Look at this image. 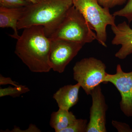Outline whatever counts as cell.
Returning a JSON list of instances; mask_svg holds the SVG:
<instances>
[{"mask_svg":"<svg viewBox=\"0 0 132 132\" xmlns=\"http://www.w3.org/2000/svg\"><path fill=\"white\" fill-rule=\"evenodd\" d=\"M51 40L46 36L43 27L32 26L24 28L17 40L15 53L33 72H48Z\"/></svg>","mask_w":132,"mask_h":132,"instance_id":"cell-1","label":"cell"},{"mask_svg":"<svg viewBox=\"0 0 132 132\" xmlns=\"http://www.w3.org/2000/svg\"><path fill=\"white\" fill-rule=\"evenodd\" d=\"M73 5L72 0H39L31 3L24 7L17 25L18 30L42 26L46 36L50 38Z\"/></svg>","mask_w":132,"mask_h":132,"instance_id":"cell-2","label":"cell"},{"mask_svg":"<svg viewBox=\"0 0 132 132\" xmlns=\"http://www.w3.org/2000/svg\"><path fill=\"white\" fill-rule=\"evenodd\" d=\"M50 38L71 41L85 45L96 39L97 37L85 17L73 5Z\"/></svg>","mask_w":132,"mask_h":132,"instance_id":"cell-3","label":"cell"},{"mask_svg":"<svg viewBox=\"0 0 132 132\" xmlns=\"http://www.w3.org/2000/svg\"><path fill=\"white\" fill-rule=\"evenodd\" d=\"M73 5L85 17L91 28L96 32L98 42L107 47V26L115 25V16L109 9L104 7L98 0H72Z\"/></svg>","mask_w":132,"mask_h":132,"instance_id":"cell-4","label":"cell"},{"mask_svg":"<svg viewBox=\"0 0 132 132\" xmlns=\"http://www.w3.org/2000/svg\"><path fill=\"white\" fill-rule=\"evenodd\" d=\"M105 65L100 60L93 57L85 58L74 66L73 79L89 95L95 88L104 83L107 73Z\"/></svg>","mask_w":132,"mask_h":132,"instance_id":"cell-5","label":"cell"},{"mask_svg":"<svg viewBox=\"0 0 132 132\" xmlns=\"http://www.w3.org/2000/svg\"><path fill=\"white\" fill-rule=\"evenodd\" d=\"M51 40L49 61L51 68L55 72L62 73L84 45L65 40Z\"/></svg>","mask_w":132,"mask_h":132,"instance_id":"cell-6","label":"cell"},{"mask_svg":"<svg viewBox=\"0 0 132 132\" xmlns=\"http://www.w3.org/2000/svg\"><path fill=\"white\" fill-rule=\"evenodd\" d=\"M110 82L120 92L121 99L120 105L121 110L126 116L132 117V71L125 72L120 64L117 65L116 73H107L104 83Z\"/></svg>","mask_w":132,"mask_h":132,"instance_id":"cell-7","label":"cell"},{"mask_svg":"<svg viewBox=\"0 0 132 132\" xmlns=\"http://www.w3.org/2000/svg\"><path fill=\"white\" fill-rule=\"evenodd\" d=\"M90 95L92 104L86 132H106V112L108 107L100 85L92 90Z\"/></svg>","mask_w":132,"mask_h":132,"instance_id":"cell-8","label":"cell"},{"mask_svg":"<svg viewBox=\"0 0 132 132\" xmlns=\"http://www.w3.org/2000/svg\"><path fill=\"white\" fill-rule=\"evenodd\" d=\"M111 27L115 35L112 40V44L121 46L115 54V57L123 60L132 53V29L126 21Z\"/></svg>","mask_w":132,"mask_h":132,"instance_id":"cell-9","label":"cell"},{"mask_svg":"<svg viewBox=\"0 0 132 132\" xmlns=\"http://www.w3.org/2000/svg\"><path fill=\"white\" fill-rule=\"evenodd\" d=\"M81 87L77 83L68 85L60 88L53 96L60 109L69 111L79 101V93Z\"/></svg>","mask_w":132,"mask_h":132,"instance_id":"cell-10","label":"cell"},{"mask_svg":"<svg viewBox=\"0 0 132 132\" xmlns=\"http://www.w3.org/2000/svg\"><path fill=\"white\" fill-rule=\"evenodd\" d=\"M24 7L11 9L0 6V27L12 28L14 34L10 36L17 40L20 37L18 34L17 25Z\"/></svg>","mask_w":132,"mask_h":132,"instance_id":"cell-11","label":"cell"},{"mask_svg":"<svg viewBox=\"0 0 132 132\" xmlns=\"http://www.w3.org/2000/svg\"><path fill=\"white\" fill-rule=\"evenodd\" d=\"M76 119L72 112L59 108L57 112H53L51 114L50 125L55 132H61Z\"/></svg>","mask_w":132,"mask_h":132,"instance_id":"cell-12","label":"cell"},{"mask_svg":"<svg viewBox=\"0 0 132 132\" xmlns=\"http://www.w3.org/2000/svg\"><path fill=\"white\" fill-rule=\"evenodd\" d=\"M30 91L29 88L23 85H20L14 87H9L5 88H0V97L10 96L13 97H19L21 95Z\"/></svg>","mask_w":132,"mask_h":132,"instance_id":"cell-13","label":"cell"},{"mask_svg":"<svg viewBox=\"0 0 132 132\" xmlns=\"http://www.w3.org/2000/svg\"><path fill=\"white\" fill-rule=\"evenodd\" d=\"M88 123L86 119H76L68 127L61 132H86Z\"/></svg>","mask_w":132,"mask_h":132,"instance_id":"cell-14","label":"cell"},{"mask_svg":"<svg viewBox=\"0 0 132 132\" xmlns=\"http://www.w3.org/2000/svg\"><path fill=\"white\" fill-rule=\"evenodd\" d=\"M31 3L27 0H0V6L7 8L26 7Z\"/></svg>","mask_w":132,"mask_h":132,"instance_id":"cell-15","label":"cell"},{"mask_svg":"<svg viewBox=\"0 0 132 132\" xmlns=\"http://www.w3.org/2000/svg\"><path fill=\"white\" fill-rule=\"evenodd\" d=\"M114 16H123L127 19L130 23L132 21V0H127L126 4L123 8L115 12Z\"/></svg>","mask_w":132,"mask_h":132,"instance_id":"cell-16","label":"cell"},{"mask_svg":"<svg viewBox=\"0 0 132 132\" xmlns=\"http://www.w3.org/2000/svg\"><path fill=\"white\" fill-rule=\"evenodd\" d=\"M127 1V0H98L99 4L101 6L109 9L123 5Z\"/></svg>","mask_w":132,"mask_h":132,"instance_id":"cell-17","label":"cell"},{"mask_svg":"<svg viewBox=\"0 0 132 132\" xmlns=\"http://www.w3.org/2000/svg\"><path fill=\"white\" fill-rule=\"evenodd\" d=\"M112 124L114 127L118 130L119 132H131V129L129 125L126 123L119 122L113 120Z\"/></svg>","mask_w":132,"mask_h":132,"instance_id":"cell-18","label":"cell"},{"mask_svg":"<svg viewBox=\"0 0 132 132\" xmlns=\"http://www.w3.org/2000/svg\"><path fill=\"white\" fill-rule=\"evenodd\" d=\"M7 84H10L14 86H18L20 85L15 81H13L11 78H5L1 75V76H0V85H7Z\"/></svg>","mask_w":132,"mask_h":132,"instance_id":"cell-19","label":"cell"},{"mask_svg":"<svg viewBox=\"0 0 132 132\" xmlns=\"http://www.w3.org/2000/svg\"><path fill=\"white\" fill-rule=\"evenodd\" d=\"M27 1L30 2L32 3H35L38 2L39 0H27Z\"/></svg>","mask_w":132,"mask_h":132,"instance_id":"cell-20","label":"cell"}]
</instances>
